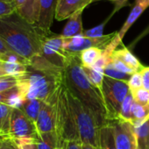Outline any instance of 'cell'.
<instances>
[{
	"instance_id": "obj_46",
	"label": "cell",
	"mask_w": 149,
	"mask_h": 149,
	"mask_svg": "<svg viewBox=\"0 0 149 149\" xmlns=\"http://www.w3.org/2000/svg\"><path fill=\"white\" fill-rule=\"evenodd\" d=\"M5 141H6V140H3V141H1V140H0V148H1V147L3 146V145H4Z\"/></svg>"
},
{
	"instance_id": "obj_25",
	"label": "cell",
	"mask_w": 149,
	"mask_h": 149,
	"mask_svg": "<svg viewBox=\"0 0 149 149\" xmlns=\"http://www.w3.org/2000/svg\"><path fill=\"white\" fill-rule=\"evenodd\" d=\"M104 50L98 47H91L80 53L82 65L84 67H92L97 61L102 56Z\"/></svg>"
},
{
	"instance_id": "obj_37",
	"label": "cell",
	"mask_w": 149,
	"mask_h": 149,
	"mask_svg": "<svg viewBox=\"0 0 149 149\" xmlns=\"http://www.w3.org/2000/svg\"><path fill=\"white\" fill-rule=\"evenodd\" d=\"M141 77L143 82V88L149 91V67H144L141 71Z\"/></svg>"
},
{
	"instance_id": "obj_47",
	"label": "cell",
	"mask_w": 149,
	"mask_h": 149,
	"mask_svg": "<svg viewBox=\"0 0 149 149\" xmlns=\"http://www.w3.org/2000/svg\"><path fill=\"white\" fill-rule=\"evenodd\" d=\"M4 1H13V0H4Z\"/></svg>"
},
{
	"instance_id": "obj_24",
	"label": "cell",
	"mask_w": 149,
	"mask_h": 149,
	"mask_svg": "<svg viewBox=\"0 0 149 149\" xmlns=\"http://www.w3.org/2000/svg\"><path fill=\"white\" fill-rule=\"evenodd\" d=\"M13 110V107L9 104H0V131L7 136L10 132Z\"/></svg>"
},
{
	"instance_id": "obj_16",
	"label": "cell",
	"mask_w": 149,
	"mask_h": 149,
	"mask_svg": "<svg viewBox=\"0 0 149 149\" xmlns=\"http://www.w3.org/2000/svg\"><path fill=\"white\" fill-rule=\"evenodd\" d=\"M37 1L38 0H13L16 13L31 24L37 21Z\"/></svg>"
},
{
	"instance_id": "obj_48",
	"label": "cell",
	"mask_w": 149,
	"mask_h": 149,
	"mask_svg": "<svg viewBox=\"0 0 149 149\" xmlns=\"http://www.w3.org/2000/svg\"><path fill=\"white\" fill-rule=\"evenodd\" d=\"M134 149H139V148H138V146H136V147H135Z\"/></svg>"
},
{
	"instance_id": "obj_1",
	"label": "cell",
	"mask_w": 149,
	"mask_h": 149,
	"mask_svg": "<svg viewBox=\"0 0 149 149\" xmlns=\"http://www.w3.org/2000/svg\"><path fill=\"white\" fill-rule=\"evenodd\" d=\"M64 79L70 91L93 112L101 127L111 121L103 92L91 84L83 70L80 54H69L64 67Z\"/></svg>"
},
{
	"instance_id": "obj_5",
	"label": "cell",
	"mask_w": 149,
	"mask_h": 149,
	"mask_svg": "<svg viewBox=\"0 0 149 149\" xmlns=\"http://www.w3.org/2000/svg\"><path fill=\"white\" fill-rule=\"evenodd\" d=\"M56 111L57 122L55 132L58 137V146H62L69 141H81L73 111L66 93L64 77L59 90L56 101Z\"/></svg>"
},
{
	"instance_id": "obj_36",
	"label": "cell",
	"mask_w": 149,
	"mask_h": 149,
	"mask_svg": "<svg viewBox=\"0 0 149 149\" xmlns=\"http://www.w3.org/2000/svg\"><path fill=\"white\" fill-rule=\"evenodd\" d=\"M15 141L17 142L19 149H38L36 146V139H23Z\"/></svg>"
},
{
	"instance_id": "obj_10",
	"label": "cell",
	"mask_w": 149,
	"mask_h": 149,
	"mask_svg": "<svg viewBox=\"0 0 149 149\" xmlns=\"http://www.w3.org/2000/svg\"><path fill=\"white\" fill-rule=\"evenodd\" d=\"M58 94H59V91L57 94L49 102H44L41 107L38 119L36 121V127L39 134L56 132V122H57L56 101H57Z\"/></svg>"
},
{
	"instance_id": "obj_31",
	"label": "cell",
	"mask_w": 149,
	"mask_h": 149,
	"mask_svg": "<svg viewBox=\"0 0 149 149\" xmlns=\"http://www.w3.org/2000/svg\"><path fill=\"white\" fill-rule=\"evenodd\" d=\"M131 92L136 103L143 104V105H149V91L144 88H140L139 90H136Z\"/></svg>"
},
{
	"instance_id": "obj_30",
	"label": "cell",
	"mask_w": 149,
	"mask_h": 149,
	"mask_svg": "<svg viewBox=\"0 0 149 149\" xmlns=\"http://www.w3.org/2000/svg\"><path fill=\"white\" fill-rule=\"evenodd\" d=\"M22 77H13V76H6L0 77V92L8 91L12 88L16 87L21 83Z\"/></svg>"
},
{
	"instance_id": "obj_42",
	"label": "cell",
	"mask_w": 149,
	"mask_h": 149,
	"mask_svg": "<svg viewBox=\"0 0 149 149\" xmlns=\"http://www.w3.org/2000/svg\"><path fill=\"white\" fill-rule=\"evenodd\" d=\"M11 139L9 136H7V135L4 134L1 131H0V140L3 141V140H6V139Z\"/></svg>"
},
{
	"instance_id": "obj_8",
	"label": "cell",
	"mask_w": 149,
	"mask_h": 149,
	"mask_svg": "<svg viewBox=\"0 0 149 149\" xmlns=\"http://www.w3.org/2000/svg\"><path fill=\"white\" fill-rule=\"evenodd\" d=\"M117 33L118 32H114L99 38H89L84 34L71 38H64L63 47L67 52L71 54H80L84 50L91 47H98L102 50H105L116 38Z\"/></svg>"
},
{
	"instance_id": "obj_35",
	"label": "cell",
	"mask_w": 149,
	"mask_h": 149,
	"mask_svg": "<svg viewBox=\"0 0 149 149\" xmlns=\"http://www.w3.org/2000/svg\"><path fill=\"white\" fill-rule=\"evenodd\" d=\"M104 23L99 25V26H97L91 29H89V30H86L84 31V35L86 36V37H89V38H99V37H102L104 34Z\"/></svg>"
},
{
	"instance_id": "obj_44",
	"label": "cell",
	"mask_w": 149,
	"mask_h": 149,
	"mask_svg": "<svg viewBox=\"0 0 149 149\" xmlns=\"http://www.w3.org/2000/svg\"><path fill=\"white\" fill-rule=\"evenodd\" d=\"M7 76V74L5 73V71L2 69V68H0V77H6Z\"/></svg>"
},
{
	"instance_id": "obj_2",
	"label": "cell",
	"mask_w": 149,
	"mask_h": 149,
	"mask_svg": "<svg viewBox=\"0 0 149 149\" xmlns=\"http://www.w3.org/2000/svg\"><path fill=\"white\" fill-rule=\"evenodd\" d=\"M44 33L16 12L0 18V37L13 52L28 61L29 63L41 55Z\"/></svg>"
},
{
	"instance_id": "obj_28",
	"label": "cell",
	"mask_w": 149,
	"mask_h": 149,
	"mask_svg": "<svg viewBox=\"0 0 149 149\" xmlns=\"http://www.w3.org/2000/svg\"><path fill=\"white\" fill-rule=\"evenodd\" d=\"M133 103H134V99L132 92L130 91L121 105V109L118 114L119 120L132 124V107Z\"/></svg>"
},
{
	"instance_id": "obj_29",
	"label": "cell",
	"mask_w": 149,
	"mask_h": 149,
	"mask_svg": "<svg viewBox=\"0 0 149 149\" xmlns=\"http://www.w3.org/2000/svg\"><path fill=\"white\" fill-rule=\"evenodd\" d=\"M104 74L105 77L113 78V79H117V80H122V81H126L128 82L132 74H125L123 72H120L118 70H117L111 64V61H109V63L106 65V67L104 68Z\"/></svg>"
},
{
	"instance_id": "obj_22",
	"label": "cell",
	"mask_w": 149,
	"mask_h": 149,
	"mask_svg": "<svg viewBox=\"0 0 149 149\" xmlns=\"http://www.w3.org/2000/svg\"><path fill=\"white\" fill-rule=\"evenodd\" d=\"M149 119V105H143L134 101L132 107V125L138 127Z\"/></svg>"
},
{
	"instance_id": "obj_23",
	"label": "cell",
	"mask_w": 149,
	"mask_h": 149,
	"mask_svg": "<svg viewBox=\"0 0 149 149\" xmlns=\"http://www.w3.org/2000/svg\"><path fill=\"white\" fill-rule=\"evenodd\" d=\"M139 149H149V119L138 127H134Z\"/></svg>"
},
{
	"instance_id": "obj_11",
	"label": "cell",
	"mask_w": 149,
	"mask_h": 149,
	"mask_svg": "<svg viewBox=\"0 0 149 149\" xmlns=\"http://www.w3.org/2000/svg\"><path fill=\"white\" fill-rule=\"evenodd\" d=\"M110 123L113 128L117 149H134L137 146L136 134L132 124L119 119Z\"/></svg>"
},
{
	"instance_id": "obj_14",
	"label": "cell",
	"mask_w": 149,
	"mask_h": 149,
	"mask_svg": "<svg viewBox=\"0 0 149 149\" xmlns=\"http://www.w3.org/2000/svg\"><path fill=\"white\" fill-rule=\"evenodd\" d=\"M91 3L90 0H59L57 4L55 19L62 21L69 19L79 11H84Z\"/></svg>"
},
{
	"instance_id": "obj_12",
	"label": "cell",
	"mask_w": 149,
	"mask_h": 149,
	"mask_svg": "<svg viewBox=\"0 0 149 149\" xmlns=\"http://www.w3.org/2000/svg\"><path fill=\"white\" fill-rule=\"evenodd\" d=\"M149 7V0H135V5L133 8L132 9L129 16L127 17V19L125 20V24L121 27V29L118 32L116 38L112 40V42L107 47V48L104 51L107 54L111 55V53L117 49V47L120 45L122 42V40L127 31L130 29V27L134 24V22L139 19V17L145 12V10Z\"/></svg>"
},
{
	"instance_id": "obj_45",
	"label": "cell",
	"mask_w": 149,
	"mask_h": 149,
	"mask_svg": "<svg viewBox=\"0 0 149 149\" xmlns=\"http://www.w3.org/2000/svg\"><path fill=\"white\" fill-rule=\"evenodd\" d=\"M68 144V143H67ZM67 144H65L64 146H58L56 149H67Z\"/></svg>"
},
{
	"instance_id": "obj_4",
	"label": "cell",
	"mask_w": 149,
	"mask_h": 149,
	"mask_svg": "<svg viewBox=\"0 0 149 149\" xmlns=\"http://www.w3.org/2000/svg\"><path fill=\"white\" fill-rule=\"evenodd\" d=\"M64 84L82 144H89L95 148H99V132L101 126L93 112L70 91L65 79Z\"/></svg>"
},
{
	"instance_id": "obj_32",
	"label": "cell",
	"mask_w": 149,
	"mask_h": 149,
	"mask_svg": "<svg viewBox=\"0 0 149 149\" xmlns=\"http://www.w3.org/2000/svg\"><path fill=\"white\" fill-rule=\"evenodd\" d=\"M128 86L131 91L143 88V82L140 72H135L132 74L128 81Z\"/></svg>"
},
{
	"instance_id": "obj_39",
	"label": "cell",
	"mask_w": 149,
	"mask_h": 149,
	"mask_svg": "<svg viewBox=\"0 0 149 149\" xmlns=\"http://www.w3.org/2000/svg\"><path fill=\"white\" fill-rule=\"evenodd\" d=\"M10 52H12V50L9 48L6 43L1 39V37H0V57L9 54Z\"/></svg>"
},
{
	"instance_id": "obj_43",
	"label": "cell",
	"mask_w": 149,
	"mask_h": 149,
	"mask_svg": "<svg viewBox=\"0 0 149 149\" xmlns=\"http://www.w3.org/2000/svg\"><path fill=\"white\" fill-rule=\"evenodd\" d=\"M82 149H96L89 144H82Z\"/></svg>"
},
{
	"instance_id": "obj_3",
	"label": "cell",
	"mask_w": 149,
	"mask_h": 149,
	"mask_svg": "<svg viewBox=\"0 0 149 149\" xmlns=\"http://www.w3.org/2000/svg\"><path fill=\"white\" fill-rule=\"evenodd\" d=\"M64 77V70H41L28 67L23 76L26 84V98L49 102L58 92Z\"/></svg>"
},
{
	"instance_id": "obj_38",
	"label": "cell",
	"mask_w": 149,
	"mask_h": 149,
	"mask_svg": "<svg viewBox=\"0 0 149 149\" xmlns=\"http://www.w3.org/2000/svg\"><path fill=\"white\" fill-rule=\"evenodd\" d=\"M0 149H19L17 142L12 139H6L3 145V146L0 148Z\"/></svg>"
},
{
	"instance_id": "obj_15",
	"label": "cell",
	"mask_w": 149,
	"mask_h": 149,
	"mask_svg": "<svg viewBox=\"0 0 149 149\" xmlns=\"http://www.w3.org/2000/svg\"><path fill=\"white\" fill-rule=\"evenodd\" d=\"M26 89L22 77L21 83L14 88L0 92V104H9L13 107H18L19 104L26 98Z\"/></svg>"
},
{
	"instance_id": "obj_17",
	"label": "cell",
	"mask_w": 149,
	"mask_h": 149,
	"mask_svg": "<svg viewBox=\"0 0 149 149\" xmlns=\"http://www.w3.org/2000/svg\"><path fill=\"white\" fill-rule=\"evenodd\" d=\"M83 12L84 11H79L68 19V21L67 22L66 26H64L61 33V35L63 38H71L74 36L84 34V31L83 28L82 22Z\"/></svg>"
},
{
	"instance_id": "obj_21",
	"label": "cell",
	"mask_w": 149,
	"mask_h": 149,
	"mask_svg": "<svg viewBox=\"0 0 149 149\" xmlns=\"http://www.w3.org/2000/svg\"><path fill=\"white\" fill-rule=\"evenodd\" d=\"M99 149H117L114 132L111 123L100 128Z\"/></svg>"
},
{
	"instance_id": "obj_20",
	"label": "cell",
	"mask_w": 149,
	"mask_h": 149,
	"mask_svg": "<svg viewBox=\"0 0 149 149\" xmlns=\"http://www.w3.org/2000/svg\"><path fill=\"white\" fill-rule=\"evenodd\" d=\"M29 65L19 61H7L0 60V68H2L7 76L21 77L27 73Z\"/></svg>"
},
{
	"instance_id": "obj_9",
	"label": "cell",
	"mask_w": 149,
	"mask_h": 149,
	"mask_svg": "<svg viewBox=\"0 0 149 149\" xmlns=\"http://www.w3.org/2000/svg\"><path fill=\"white\" fill-rule=\"evenodd\" d=\"M9 136L14 140L37 139L39 136L36 124L18 107L13 110Z\"/></svg>"
},
{
	"instance_id": "obj_33",
	"label": "cell",
	"mask_w": 149,
	"mask_h": 149,
	"mask_svg": "<svg viewBox=\"0 0 149 149\" xmlns=\"http://www.w3.org/2000/svg\"><path fill=\"white\" fill-rule=\"evenodd\" d=\"M16 12V7L13 1L0 0V18L10 15Z\"/></svg>"
},
{
	"instance_id": "obj_6",
	"label": "cell",
	"mask_w": 149,
	"mask_h": 149,
	"mask_svg": "<svg viewBox=\"0 0 149 149\" xmlns=\"http://www.w3.org/2000/svg\"><path fill=\"white\" fill-rule=\"evenodd\" d=\"M102 92L105 99L111 121L118 120L121 105L130 92L128 82L113 79L104 76Z\"/></svg>"
},
{
	"instance_id": "obj_26",
	"label": "cell",
	"mask_w": 149,
	"mask_h": 149,
	"mask_svg": "<svg viewBox=\"0 0 149 149\" xmlns=\"http://www.w3.org/2000/svg\"><path fill=\"white\" fill-rule=\"evenodd\" d=\"M38 149H56L58 147V137L55 132L39 134L36 139Z\"/></svg>"
},
{
	"instance_id": "obj_7",
	"label": "cell",
	"mask_w": 149,
	"mask_h": 149,
	"mask_svg": "<svg viewBox=\"0 0 149 149\" xmlns=\"http://www.w3.org/2000/svg\"><path fill=\"white\" fill-rule=\"evenodd\" d=\"M63 40L64 38L61 34L52 32L44 33L41 47V56L54 67L61 69H64L70 54L64 49Z\"/></svg>"
},
{
	"instance_id": "obj_19",
	"label": "cell",
	"mask_w": 149,
	"mask_h": 149,
	"mask_svg": "<svg viewBox=\"0 0 149 149\" xmlns=\"http://www.w3.org/2000/svg\"><path fill=\"white\" fill-rule=\"evenodd\" d=\"M44 102L39 99H29L25 98L18 106L33 123L36 124L40 111Z\"/></svg>"
},
{
	"instance_id": "obj_49",
	"label": "cell",
	"mask_w": 149,
	"mask_h": 149,
	"mask_svg": "<svg viewBox=\"0 0 149 149\" xmlns=\"http://www.w3.org/2000/svg\"><path fill=\"white\" fill-rule=\"evenodd\" d=\"M96 149H99V148H96Z\"/></svg>"
},
{
	"instance_id": "obj_40",
	"label": "cell",
	"mask_w": 149,
	"mask_h": 149,
	"mask_svg": "<svg viewBox=\"0 0 149 149\" xmlns=\"http://www.w3.org/2000/svg\"><path fill=\"white\" fill-rule=\"evenodd\" d=\"M67 149H82L81 141H69L67 144Z\"/></svg>"
},
{
	"instance_id": "obj_27",
	"label": "cell",
	"mask_w": 149,
	"mask_h": 149,
	"mask_svg": "<svg viewBox=\"0 0 149 149\" xmlns=\"http://www.w3.org/2000/svg\"><path fill=\"white\" fill-rule=\"evenodd\" d=\"M83 70L86 74L89 81L91 83V84L102 91L103 82L104 78V70H100L93 67H84V66H83Z\"/></svg>"
},
{
	"instance_id": "obj_41",
	"label": "cell",
	"mask_w": 149,
	"mask_h": 149,
	"mask_svg": "<svg viewBox=\"0 0 149 149\" xmlns=\"http://www.w3.org/2000/svg\"><path fill=\"white\" fill-rule=\"evenodd\" d=\"M91 3H93V2H97V1H100V0H90ZM110 1H114L117 5H123L125 1L127 0H110Z\"/></svg>"
},
{
	"instance_id": "obj_18",
	"label": "cell",
	"mask_w": 149,
	"mask_h": 149,
	"mask_svg": "<svg viewBox=\"0 0 149 149\" xmlns=\"http://www.w3.org/2000/svg\"><path fill=\"white\" fill-rule=\"evenodd\" d=\"M111 57L121 61L135 72H140L141 69L144 68V66H142L139 61L136 58V56L133 55L132 52L126 47H123L120 49L117 48L111 53Z\"/></svg>"
},
{
	"instance_id": "obj_13",
	"label": "cell",
	"mask_w": 149,
	"mask_h": 149,
	"mask_svg": "<svg viewBox=\"0 0 149 149\" xmlns=\"http://www.w3.org/2000/svg\"><path fill=\"white\" fill-rule=\"evenodd\" d=\"M59 0H38L37 21L35 26L45 33L51 32L50 28L55 19V13Z\"/></svg>"
},
{
	"instance_id": "obj_34",
	"label": "cell",
	"mask_w": 149,
	"mask_h": 149,
	"mask_svg": "<svg viewBox=\"0 0 149 149\" xmlns=\"http://www.w3.org/2000/svg\"><path fill=\"white\" fill-rule=\"evenodd\" d=\"M110 61L111 62L112 66L118 71L123 72L125 74H132L133 73H135V71L133 69H132L131 68H129L127 65H125L124 62H122L121 61L115 59V58H111L110 57Z\"/></svg>"
}]
</instances>
